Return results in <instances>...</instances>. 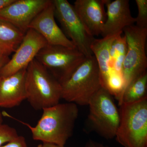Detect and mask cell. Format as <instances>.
I'll return each instance as SVG.
<instances>
[{
    "label": "cell",
    "instance_id": "11",
    "mask_svg": "<svg viewBox=\"0 0 147 147\" xmlns=\"http://www.w3.org/2000/svg\"><path fill=\"white\" fill-rule=\"evenodd\" d=\"M29 29H33L41 35L48 45L76 48L56 23L52 0L33 20Z\"/></svg>",
    "mask_w": 147,
    "mask_h": 147
},
{
    "label": "cell",
    "instance_id": "15",
    "mask_svg": "<svg viewBox=\"0 0 147 147\" xmlns=\"http://www.w3.org/2000/svg\"><path fill=\"white\" fill-rule=\"evenodd\" d=\"M123 33L108 36L101 38H95L91 45L90 49L93 55L97 61L100 70L102 87L104 88L105 83L111 71L110 51L114 40Z\"/></svg>",
    "mask_w": 147,
    "mask_h": 147
},
{
    "label": "cell",
    "instance_id": "5",
    "mask_svg": "<svg viewBox=\"0 0 147 147\" xmlns=\"http://www.w3.org/2000/svg\"><path fill=\"white\" fill-rule=\"evenodd\" d=\"M88 105V121L92 129L107 140L115 138L119 123L120 114L113 96L102 87Z\"/></svg>",
    "mask_w": 147,
    "mask_h": 147
},
{
    "label": "cell",
    "instance_id": "21",
    "mask_svg": "<svg viewBox=\"0 0 147 147\" xmlns=\"http://www.w3.org/2000/svg\"><path fill=\"white\" fill-rule=\"evenodd\" d=\"M18 136L16 129L8 125L0 123V147L15 139Z\"/></svg>",
    "mask_w": 147,
    "mask_h": 147
},
{
    "label": "cell",
    "instance_id": "17",
    "mask_svg": "<svg viewBox=\"0 0 147 147\" xmlns=\"http://www.w3.org/2000/svg\"><path fill=\"white\" fill-rule=\"evenodd\" d=\"M147 72L134 80L124 91L119 101V106L123 103L137 102L147 97Z\"/></svg>",
    "mask_w": 147,
    "mask_h": 147
},
{
    "label": "cell",
    "instance_id": "8",
    "mask_svg": "<svg viewBox=\"0 0 147 147\" xmlns=\"http://www.w3.org/2000/svg\"><path fill=\"white\" fill-rule=\"evenodd\" d=\"M55 16L61 24L66 36L86 57L93 55L90 46L94 39L86 30L73 5L67 0H52Z\"/></svg>",
    "mask_w": 147,
    "mask_h": 147
},
{
    "label": "cell",
    "instance_id": "14",
    "mask_svg": "<svg viewBox=\"0 0 147 147\" xmlns=\"http://www.w3.org/2000/svg\"><path fill=\"white\" fill-rule=\"evenodd\" d=\"M26 69L9 76H0V107L14 108L26 100Z\"/></svg>",
    "mask_w": 147,
    "mask_h": 147
},
{
    "label": "cell",
    "instance_id": "24",
    "mask_svg": "<svg viewBox=\"0 0 147 147\" xmlns=\"http://www.w3.org/2000/svg\"><path fill=\"white\" fill-rule=\"evenodd\" d=\"M9 59V56L0 53V71L4 66L8 62Z\"/></svg>",
    "mask_w": 147,
    "mask_h": 147
},
{
    "label": "cell",
    "instance_id": "7",
    "mask_svg": "<svg viewBox=\"0 0 147 147\" xmlns=\"http://www.w3.org/2000/svg\"><path fill=\"white\" fill-rule=\"evenodd\" d=\"M86 58L76 48L47 45L35 59L61 85L70 78Z\"/></svg>",
    "mask_w": 147,
    "mask_h": 147
},
{
    "label": "cell",
    "instance_id": "16",
    "mask_svg": "<svg viewBox=\"0 0 147 147\" xmlns=\"http://www.w3.org/2000/svg\"><path fill=\"white\" fill-rule=\"evenodd\" d=\"M24 34L13 25L0 19V53L9 57L19 47Z\"/></svg>",
    "mask_w": 147,
    "mask_h": 147
},
{
    "label": "cell",
    "instance_id": "2",
    "mask_svg": "<svg viewBox=\"0 0 147 147\" xmlns=\"http://www.w3.org/2000/svg\"><path fill=\"white\" fill-rule=\"evenodd\" d=\"M25 88L26 99L36 110L57 105L62 99L61 85L35 59L26 69Z\"/></svg>",
    "mask_w": 147,
    "mask_h": 147
},
{
    "label": "cell",
    "instance_id": "4",
    "mask_svg": "<svg viewBox=\"0 0 147 147\" xmlns=\"http://www.w3.org/2000/svg\"><path fill=\"white\" fill-rule=\"evenodd\" d=\"M119 107L117 142L123 147H147V97Z\"/></svg>",
    "mask_w": 147,
    "mask_h": 147
},
{
    "label": "cell",
    "instance_id": "1",
    "mask_svg": "<svg viewBox=\"0 0 147 147\" xmlns=\"http://www.w3.org/2000/svg\"><path fill=\"white\" fill-rule=\"evenodd\" d=\"M42 110V116L34 127L7 115L28 127L35 141L65 146L73 133L79 115L77 105L73 102H59Z\"/></svg>",
    "mask_w": 147,
    "mask_h": 147
},
{
    "label": "cell",
    "instance_id": "26",
    "mask_svg": "<svg viewBox=\"0 0 147 147\" xmlns=\"http://www.w3.org/2000/svg\"><path fill=\"white\" fill-rule=\"evenodd\" d=\"M37 147H66L61 146L58 145L54 144H49V143H42V144L38 145Z\"/></svg>",
    "mask_w": 147,
    "mask_h": 147
},
{
    "label": "cell",
    "instance_id": "27",
    "mask_svg": "<svg viewBox=\"0 0 147 147\" xmlns=\"http://www.w3.org/2000/svg\"><path fill=\"white\" fill-rule=\"evenodd\" d=\"M3 119L2 113L0 112V123H3Z\"/></svg>",
    "mask_w": 147,
    "mask_h": 147
},
{
    "label": "cell",
    "instance_id": "9",
    "mask_svg": "<svg viewBox=\"0 0 147 147\" xmlns=\"http://www.w3.org/2000/svg\"><path fill=\"white\" fill-rule=\"evenodd\" d=\"M47 41L34 30L29 29L16 51L0 71V76H8L27 68Z\"/></svg>",
    "mask_w": 147,
    "mask_h": 147
},
{
    "label": "cell",
    "instance_id": "20",
    "mask_svg": "<svg viewBox=\"0 0 147 147\" xmlns=\"http://www.w3.org/2000/svg\"><path fill=\"white\" fill-rule=\"evenodd\" d=\"M138 15L136 19V26L147 28V0H136Z\"/></svg>",
    "mask_w": 147,
    "mask_h": 147
},
{
    "label": "cell",
    "instance_id": "18",
    "mask_svg": "<svg viewBox=\"0 0 147 147\" xmlns=\"http://www.w3.org/2000/svg\"><path fill=\"white\" fill-rule=\"evenodd\" d=\"M122 34L119 35L114 40L110 51L112 70L121 75L123 64L127 50L125 37L124 35L122 36Z\"/></svg>",
    "mask_w": 147,
    "mask_h": 147
},
{
    "label": "cell",
    "instance_id": "19",
    "mask_svg": "<svg viewBox=\"0 0 147 147\" xmlns=\"http://www.w3.org/2000/svg\"><path fill=\"white\" fill-rule=\"evenodd\" d=\"M124 86V82L121 74L112 70L108 76L104 88L117 98L118 101L120 98Z\"/></svg>",
    "mask_w": 147,
    "mask_h": 147
},
{
    "label": "cell",
    "instance_id": "3",
    "mask_svg": "<svg viewBox=\"0 0 147 147\" xmlns=\"http://www.w3.org/2000/svg\"><path fill=\"white\" fill-rule=\"evenodd\" d=\"M61 86L62 99L77 105H88L102 87L100 70L94 56L86 57Z\"/></svg>",
    "mask_w": 147,
    "mask_h": 147
},
{
    "label": "cell",
    "instance_id": "12",
    "mask_svg": "<svg viewBox=\"0 0 147 147\" xmlns=\"http://www.w3.org/2000/svg\"><path fill=\"white\" fill-rule=\"evenodd\" d=\"M107 0H76L73 5L85 28L92 36L102 33L107 15Z\"/></svg>",
    "mask_w": 147,
    "mask_h": 147
},
{
    "label": "cell",
    "instance_id": "23",
    "mask_svg": "<svg viewBox=\"0 0 147 147\" xmlns=\"http://www.w3.org/2000/svg\"><path fill=\"white\" fill-rule=\"evenodd\" d=\"M84 147H110L107 145L103 144L101 143H99L93 141L89 140L86 143Z\"/></svg>",
    "mask_w": 147,
    "mask_h": 147
},
{
    "label": "cell",
    "instance_id": "25",
    "mask_svg": "<svg viewBox=\"0 0 147 147\" xmlns=\"http://www.w3.org/2000/svg\"><path fill=\"white\" fill-rule=\"evenodd\" d=\"M14 0H0V9L13 2Z\"/></svg>",
    "mask_w": 147,
    "mask_h": 147
},
{
    "label": "cell",
    "instance_id": "22",
    "mask_svg": "<svg viewBox=\"0 0 147 147\" xmlns=\"http://www.w3.org/2000/svg\"><path fill=\"white\" fill-rule=\"evenodd\" d=\"M0 147H28L25 137L19 136Z\"/></svg>",
    "mask_w": 147,
    "mask_h": 147
},
{
    "label": "cell",
    "instance_id": "13",
    "mask_svg": "<svg viewBox=\"0 0 147 147\" xmlns=\"http://www.w3.org/2000/svg\"><path fill=\"white\" fill-rule=\"evenodd\" d=\"M105 6L107 18L101 34L102 37L123 33L125 28L136 23L131 15L129 0H107Z\"/></svg>",
    "mask_w": 147,
    "mask_h": 147
},
{
    "label": "cell",
    "instance_id": "10",
    "mask_svg": "<svg viewBox=\"0 0 147 147\" xmlns=\"http://www.w3.org/2000/svg\"><path fill=\"white\" fill-rule=\"evenodd\" d=\"M51 0H14L0 9V19L8 22L25 34L37 15Z\"/></svg>",
    "mask_w": 147,
    "mask_h": 147
},
{
    "label": "cell",
    "instance_id": "6",
    "mask_svg": "<svg viewBox=\"0 0 147 147\" xmlns=\"http://www.w3.org/2000/svg\"><path fill=\"white\" fill-rule=\"evenodd\" d=\"M123 32L127 44V50L123 64L122 76L124 82L123 93L130 83L147 72L146 43L147 28L135 25L126 27Z\"/></svg>",
    "mask_w": 147,
    "mask_h": 147
}]
</instances>
